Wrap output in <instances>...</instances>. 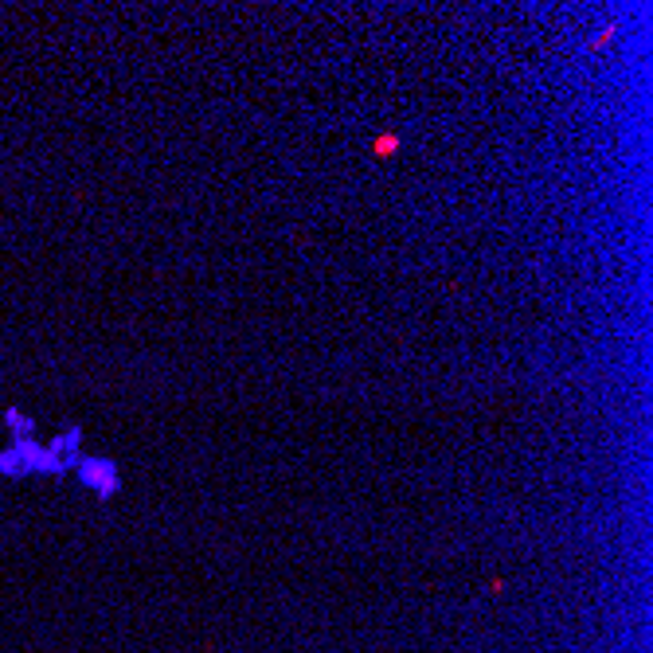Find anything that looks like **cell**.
I'll use <instances>...</instances> for the list:
<instances>
[{"label":"cell","mask_w":653,"mask_h":653,"mask_svg":"<svg viewBox=\"0 0 653 653\" xmlns=\"http://www.w3.org/2000/svg\"><path fill=\"white\" fill-rule=\"evenodd\" d=\"M78 474H83L86 486H90V489H98L102 497L117 489V469H114L106 458H98V462H95V458H86L83 466H78Z\"/></svg>","instance_id":"6da1fadb"}]
</instances>
